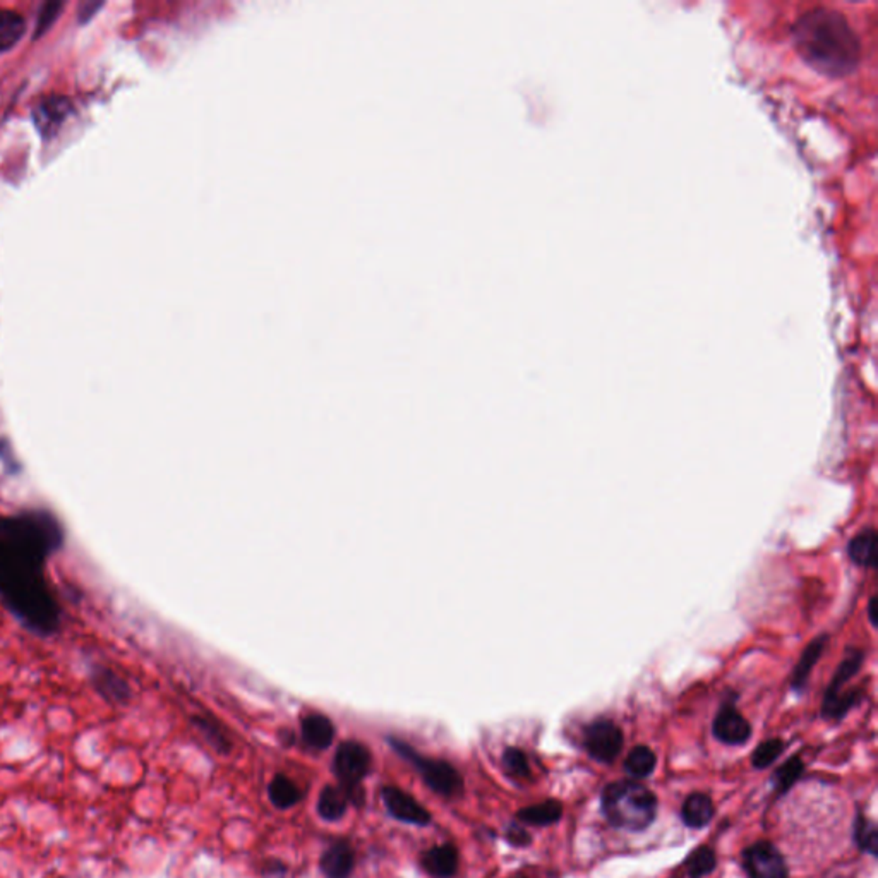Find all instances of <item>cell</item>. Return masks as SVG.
I'll return each instance as SVG.
<instances>
[{
    "label": "cell",
    "instance_id": "ffe728a7",
    "mask_svg": "<svg viewBox=\"0 0 878 878\" xmlns=\"http://www.w3.org/2000/svg\"><path fill=\"white\" fill-rule=\"evenodd\" d=\"M561 815H563L561 803L556 799H549V801L539 803L534 807L522 808L516 816H518V820H522L523 824H529V825H551L561 818Z\"/></svg>",
    "mask_w": 878,
    "mask_h": 878
},
{
    "label": "cell",
    "instance_id": "9c48e42d",
    "mask_svg": "<svg viewBox=\"0 0 878 878\" xmlns=\"http://www.w3.org/2000/svg\"><path fill=\"white\" fill-rule=\"evenodd\" d=\"M712 732L719 741L734 747V745H743L750 740L751 726L736 708L731 704H726L717 712L712 724Z\"/></svg>",
    "mask_w": 878,
    "mask_h": 878
},
{
    "label": "cell",
    "instance_id": "f546056e",
    "mask_svg": "<svg viewBox=\"0 0 878 878\" xmlns=\"http://www.w3.org/2000/svg\"><path fill=\"white\" fill-rule=\"evenodd\" d=\"M506 839H508V840H510L514 846H518V848L531 844V836H529V832H527V831H525L522 825H518V824H514V825L508 829V832H506Z\"/></svg>",
    "mask_w": 878,
    "mask_h": 878
},
{
    "label": "cell",
    "instance_id": "8992f818",
    "mask_svg": "<svg viewBox=\"0 0 878 878\" xmlns=\"http://www.w3.org/2000/svg\"><path fill=\"white\" fill-rule=\"evenodd\" d=\"M623 731L609 719H598L583 731V747L602 764H611L622 753Z\"/></svg>",
    "mask_w": 878,
    "mask_h": 878
},
{
    "label": "cell",
    "instance_id": "5bb4252c",
    "mask_svg": "<svg viewBox=\"0 0 878 878\" xmlns=\"http://www.w3.org/2000/svg\"><path fill=\"white\" fill-rule=\"evenodd\" d=\"M91 681L96 688V691L102 697H105L108 702L122 704L128 700L129 695H130L128 683L110 667H104V665L95 667V671L91 674Z\"/></svg>",
    "mask_w": 878,
    "mask_h": 878
},
{
    "label": "cell",
    "instance_id": "7402d4cb",
    "mask_svg": "<svg viewBox=\"0 0 878 878\" xmlns=\"http://www.w3.org/2000/svg\"><path fill=\"white\" fill-rule=\"evenodd\" d=\"M268 794H270L272 803L280 810H287V808L294 807L296 803H299L300 799L299 788L288 777H285L281 773L273 777V781L270 782Z\"/></svg>",
    "mask_w": 878,
    "mask_h": 878
},
{
    "label": "cell",
    "instance_id": "2e32d148",
    "mask_svg": "<svg viewBox=\"0 0 878 878\" xmlns=\"http://www.w3.org/2000/svg\"><path fill=\"white\" fill-rule=\"evenodd\" d=\"M829 642L827 635H818L815 639L814 642L810 643L805 652L801 654L798 665L794 667L793 676H791V686L796 691H801L807 683H808V678L814 671L815 665L818 663V659L822 657L824 650H825V645Z\"/></svg>",
    "mask_w": 878,
    "mask_h": 878
},
{
    "label": "cell",
    "instance_id": "f1b7e54d",
    "mask_svg": "<svg viewBox=\"0 0 878 878\" xmlns=\"http://www.w3.org/2000/svg\"><path fill=\"white\" fill-rule=\"evenodd\" d=\"M63 7H64L63 2H46V4H43L42 9H40V16H38V22H37V29H35V40L40 38L42 35H45L50 29V26L59 18V13L63 11Z\"/></svg>",
    "mask_w": 878,
    "mask_h": 878
},
{
    "label": "cell",
    "instance_id": "83f0119b",
    "mask_svg": "<svg viewBox=\"0 0 878 878\" xmlns=\"http://www.w3.org/2000/svg\"><path fill=\"white\" fill-rule=\"evenodd\" d=\"M503 767L512 777L527 779L531 775V767L525 753L518 748H508L503 753Z\"/></svg>",
    "mask_w": 878,
    "mask_h": 878
},
{
    "label": "cell",
    "instance_id": "4fadbf2b",
    "mask_svg": "<svg viewBox=\"0 0 878 878\" xmlns=\"http://www.w3.org/2000/svg\"><path fill=\"white\" fill-rule=\"evenodd\" d=\"M863 661H865V654L861 650H848V654L842 659V663L837 665L836 673L832 676L831 685L827 686V690H825V697H824V704L822 706L832 704L834 700H837L844 693L842 688L849 683L851 678L857 676V671L863 665Z\"/></svg>",
    "mask_w": 878,
    "mask_h": 878
},
{
    "label": "cell",
    "instance_id": "52a82bcc",
    "mask_svg": "<svg viewBox=\"0 0 878 878\" xmlns=\"http://www.w3.org/2000/svg\"><path fill=\"white\" fill-rule=\"evenodd\" d=\"M743 868L748 878H788V865L781 851L767 840H760L743 851Z\"/></svg>",
    "mask_w": 878,
    "mask_h": 878
},
{
    "label": "cell",
    "instance_id": "4316f807",
    "mask_svg": "<svg viewBox=\"0 0 878 878\" xmlns=\"http://www.w3.org/2000/svg\"><path fill=\"white\" fill-rule=\"evenodd\" d=\"M784 751V743L781 740H767L757 747L751 757V764L755 769H765L772 765L777 757Z\"/></svg>",
    "mask_w": 878,
    "mask_h": 878
},
{
    "label": "cell",
    "instance_id": "8fae6325",
    "mask_svg": "<svg viewBox=\"0 0 878 878\" xmlns=\"http://www.w3.org/2000/svg\"><path fill=\"white\" fill-rule=\"evenodd\" d=\"M355 865V853L347 840L331 844L322 857V872L326 878H348Z\"/></svg>",
    "mask_w": 878,
    "mask_h": 878
},
{
    "label": "cell",
    "instance_id": "7c38bea8",
    "mask_svg": "<svg viewBox=\"0 0 878 878\" xmlns=\"http://www.w3.org/2000/svg\"><path fill=\"white\" fill-rule=\"evenodd\" d=\"M422 866L429 875L451 878L458 870V851L453 844H441L428 849L422 857Z\"/></svg>",
    "mask_w": 878,
    "mask_h": 878
},
{
    "label": "cell",
    "instance_id": "603a6c76",
    "mask_svg": "<svg viewBox=\"0 0 878 878\" xmlns=\"http://www.w3.org/2000/svg\"><path fill=\"white\" fill-rule=\"evenodd\" d=\"M656 764H657V758H656L654 751L650 750L648 747H635L624 760V769L631 777L643 779L654 772Z\"/></svg>",
    "mask_w": 878,
    "mask_h": 878
},
{
    "label": "cell",
    "instance_id": "5b68a950",
    "mask_svg": "<svg viewBox=\"0 0 878 878\" xmlns=\"http://www.w3.org/2000/svg\"><path fill=\"white\" fill-rule=\"evenodd\" d=\"M389 743L395 747L404 758L410 760L414 767L421 773L424 782L429 788L439 796L453 798L464 791V781L458 771L445 760H434V758H424L415 750H412L404 741L398 740H389Z\"/></svg>",
    "mask_w": 878,
    "mask_h": 878
},
{
    "label": "cell",
    "instance_id": "3957f363",
    "mask_svg": "<svg viewBox=\"0 0 878 878\" xmlns=\"http://www.w3.org/2000/svg\"><path fill=\"white\" fill-rule=\"evenodd\" d=\"M602 815L624 831H643L657 816V798L640 782H611L602 791Z\"/></svg>",
    "mask_w": 878,
    "mask_h": 878
},
{
    "label": "cell",
    "instance_id": "d4e9b609",
    "mask_svg": "<svg viewBox=\"0 0 878 878\" xmlns=\"http://www.w3.org/2000/svg\"><path fill=\"white\" fill-rule=\"evenodd\" d=\"M855 840H857V846L861 851L872 855V857H877L878 851V831L877 825L859 815L857 818V824H855Z\"/></svg>",
    "mask_w": 878,
    "mask_h": 878
},
{
    "label": "cell",
    "instance_id": "4dcf8cb0",
    "mask_svg": "<svg viewBox=\"0 0 878 878\" xmlns=\"http://www.w3.org/2000/svg\"><path fill=\"white\" fill-rule=\"evenodd\" d=\"M104 7V2H85L79 9V22H88L96 13L98 9Z\"/></svg>",
    "mask_w": 878,
    "mask_h": 878
},
{
    "label": "cell",
    "instance_id": "277c9868",
    "mask_svg": "<svg viewBox=\"0 0 878 878\" xmlns=\"http://www.w3.org/2000/svg\"><path fill=\"white\" fill-rule=\"evenodd\" d=\"M371 767V753L364 745L357 741H345L335 755L333 771L339 777L342 790L348 801L361 807L364 803V790L361 781L364 779Z\"/></svg>",
    "mask_w": 878,
    "mask_h": 878
},
{
    "label": "cell",
    "instance_id": "9a60e30c",
    "mask_svg": "<svg viewBox=\"0 0 878 878\" xmlns=\"http://www.w3.org/2000/svg\"><path fill=\"white\" fill-rule=\"evenodd\" d=\"M302 738L309 747L326 750L335 738L333 723L322 714H309L302 721Z\"/></svg>",
    "mask_w": 878,
    "mask_h": 878
},
{
    "label": "cell",
    "instance_id": "ac0fdd59",
    "mask_svg": "<svg viewBox=\"0 0 878 878\" xmlns=\"http://www.w3.org/2000/svg\"><path fill=\"white\" fill-rule=\"evenodd\" d=\"M875 542H877L875 529L872 527L865 529L863 532H859L849 540L848 556L857 566L863 568L875 566Z\"/></svg>",
    "mask_w": 878,
    "mask_h": 878
},
{
    "label": "cell",
    "instance_id": "44dd1931",
    "mask_svg": "<svg viewBox=\"0 0 878 878\" xmlns=\"http://www.w3.org/2000/svg\"><path fill=\"white\" fill-rule=\"evenodd\" d=\"M348 808V798L342 788H333L326 786L320 794L318 801V812L324 820L328 822H337L343 815L347 814Z\"/></svg>",
    "mask_w": 878,
    "mask_h": 878
},
{
    "label": "cell",
    "instance_id": "30bf717a",
    "mask_svg": "<svg viewBox=\"0 0 878 878\" xmlns=\"http://www.w3.org/2000/svg\"><path fill=\"white\" fill-rule=\"evenodd\" d=\"M383 801L389 815H393L400 822L415 824V825H428L431 822V814L428 810L419 801H415L410 794L398 788L386 786L383 790Z\"/></svg>",
    "mask_w": 878,
    "mask_h": 878
},
{
    "label": "cell",
    "instance_id": "7a4b0ae2",
    "mask_svg": "<svg viewBox=\"0 0 878 878\" xmlns=\"http://www.w3.org/2000/svg\"><path fill=\"white\" fill-rule=\"evenodd\" d=\"M793 43L803 63L827 78H846L861 61L857 31L829 7H815L794 22Z\"/></svg>",
    "mask_w": 878,
    "mask_h": 878
},
{
    "label": "cell",
    "instance_id": "1f68e13d",
    "mask_svg": "<svg viewBox=\"0 0 878 878\" xmlns=\"http://www.w3.org/2000/svg\"><path fill=\"white\" fill-rule=\"evenodd\" d=\"M877 596H872L870 598V602H868V618H870V623L872 626H877L878 620L877 616Z\"/></svg>",
    "mask_w": 878,
    "mask_h": 878
},
{
    "label": "cell",
    "instance_id": "e0dca14e",
    "mask_svg": "<svg viewBox=\"0 0 878 878\" xmlns=\"http://www.w3.org/2000/svg\"><path fill=\"white\" fill-rule=\"evenodd\" d=\"M714 816V803L707 794H690L681 808V818L688 827L702 829Z\"/></svg>",
    "mask_w": 878,
    "mask_h": 878
},
{
    "label": "cell",
    "instance_id": "484cf974",
    "mask_svg": "<svg viewBox=\"0 0 878 878\" xmlns=\"http://www.w3.org/2000/svg\"><path fill=\"white\" fill-rule=\"evenodd\" d=\"M803 771H805V765H803L801 758H798V757L790 758L773 775L777 793H786L790 788H793L794 782L799 779Z\"/></svg>",
    "mask_w": 878,
    "mask_h": 878
},
{
    "label": "cell",
    "instance_id": "d6986e66",
    "mask_svg": "<svg viewBox=\"0 0 878 878\" xmlns=\"http://www.w3.org/2000/svg\"><path fill=\"white\" fill-rule=\"evenodd\" d=\"M26 31V21L20 13L0 9V52L14 48Z\"/></svg>",
    "mask_w": 878,
    "mask_h": 878
},
{
    "label": "cell",
    "instance_id": "6da1fadb",
    "mask_svg": "<svg viewBox=\"0 0 878 878\" xmlns=\"http://www.w3.org/2000/svg\"><path fill=\"white\" fill-rule=\"evenodd\" d=\"M61 520L45 508L0 514V600L29 631L50 637L63 607L46 577V563L64 546Z\"/></svg>",
    "mask_w": 878,
    "mask_h": 878
},
{
    "label": "cell",
    "instance_id": "cb8c5ba5",
    "mask_svg": "<svg viewBox=\"0 0 878 878\" xmlns=\"http://www.w3.org/2000/svg\"><path fill=\"white\" fill-rule=\"evenodd\" d=\"M715 853L708 846H700L686 859L688 875L690 878L707 877L715 870Z\"/></svg>",
    "mask_w": 878,
    "mask_h": 878
},
{
    "label": "cell",
    "instance_id": "ba28073f",
    "mask_svg": "<svg viewBox=\"0 0 878 878\" xmlns=\"http://www.w3.org/2000/svg\"><path fill=\"white\" fill-rule=\"evenodd\" d=\"M69 113H72V102L63 95H52L42 98L33 108V122L43 139L48 141L63 128Z\"/></svg>",
    "mask_w": 878,
    "mask_h": 878
}]
</instances>
